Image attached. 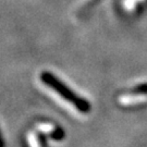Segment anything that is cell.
<instances>
[{
	"mask_svg": "<svg viewBox=\"0 0 147 147\" xmlns=\"http://www.w3.org/2000/svg\"><path fill=\"white\" fill-rule=\"evenodd\" d=\"M38 130L45 133L47 136L51 137L55 141H61L64 138V131L59 126L51 124V123H40L36 126Z\"/></svg>",
	"mask_w": 147,
	"mask_h": 147,
	"instance_id": "7a4b0ae2",
	"label": "cell"
},
{
	"mask_svg": "<svg viewBox=\"0 0 147 147\" xmlns=\"http://www.w3.org/2000/svg\"><path fill=\"white\" fill-rule=\"evenodd\" d=\"M0 147H5V141L3 137L1 136V132H0Z\"/></svg>",
	"mask_w": 147,
	"mask_h": 147,
	"instance_id": "5b68a950",
	"label": "cell"
},
{
	"mask_svg": "<svg viewBox=\"0 0 147 147\" xmlns=\"http://www.w3.org/2000/svg\"><path fill=\"white\" fill-rule=\"evenodd\" d=\"M40 80L45 85L55 90L57 94L67 100L69 104L74 106V108L82 113H87L90 111V104L82 97H80L74 93L72 89H70L67 85L62 83L58 78H56L53 74L49 72H42L40 74Z\"/></svg>",
	"mask_w": 147,
	"mask_h": 147,
	"instance_id": "6da1fadb",
	"label": "cell"
},
{
	"mask_svg": "<svg viewBox=\"0 0 147 147\" xmlns=\"http://www.w3.org/2000/svg\"><path fill=\"white\" fill-rule=\"evenodd\" d=\"M46 137L47 135L36 127L35 131L30 133L27 138H28V143H30L31 147H45V138Z\"/></svg>",
	"mask_w": 147,
	"mask_h": 147,
	"instance_id": "3957f363",
	"label": "cell"
},
{
	"mask_svg": "<svg viewBox=\"0 0 147 147\" xmlns=\"http://www.w3.org/2000/svg\"><path fill=\"white\" fill-rule=\"evenodd\" d=\"M145 0H125L124 1V8L127 11H133L136 8L137 2H144Z\"/></svg>",
	"mask_w": 147,
	"mask_h": 147,
	"instance_id": "277c9868",
	"label": "cell"
}]
</instances>
